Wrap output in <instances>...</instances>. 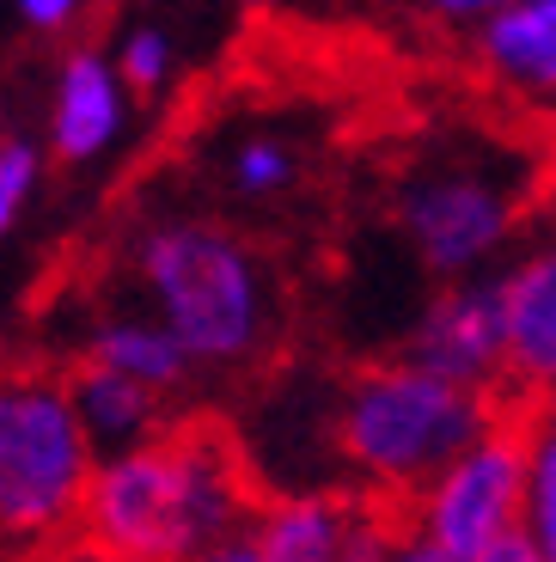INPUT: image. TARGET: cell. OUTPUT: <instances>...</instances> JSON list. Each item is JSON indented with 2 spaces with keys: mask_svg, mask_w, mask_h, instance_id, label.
<instances>
[{
  "mask_svg": "<svg viewBox=\"0 0 556 562\" xmlns=\"http://www.w3.org/2000/svg\"><path fill=\"white\" fill-rule=\"evenodd\" d=\"M257 471L221 422H171L159 440L98 464L80 538L129 562H190L257 520Z\"/></svg>",
  "mask_w": 556,
  "mask_h": 562,
  "instance_id": "obj_1",
  "label": "cell"
},
{
  "mask_svg": "<svg viewBox=\"0 0 556 562\" xmlns=\"http://www.w3.org/2000/svg\"><path fill=\"white\" fill-rule=\"evenodd\" d=\"M508 409V397L453 385L398 355L343 380L331 404V452L348 471V490L374 495L379 507H410Z\"/></svg>",
  "mask_w": 556,
  "mask_h": 562,
  "instance_id": "obj_2",
  "label": "cell"
},
{
  "mask_svg": "<svg viewBox=\"0 0 556 562\" xmlns=\"http://www.w3.org/2000/svg\"><path fill=\"white\" fill-rule=\"evenodd\" d=\"M147 312L190 349L202 373L251 367L276 337V288L264 257L221 221H159L135 239Z\"/></svg>",
  "mask_w": 556,
  "mask_h": 562,
  "instance_id": "obj_3",
  "label": "cell"
},
{
  "mask_svg": "<svg viewBox=\"0 0 556 562\" xmlns=\"http://www.w3.org/2000/svg\"><path fill=\"white\" fill-rule=\"evenodd\" d=\"M104 452L86 435L68 367H13L0 392V526L19 557L80 538Z\"/></svg>",
  "mask_w": 556,
  "mask_h": 562,
  "instance_id": "obj_4",
  "label": "cell"
},
{
  "mask_svg": "<svg viewBox=\"0 0 556 562\" xmlns=\"http://www.w3.org/2000/svg\"><path fill=\"white\" fill-rule=\"evenodd\" d=\"M532 202H544L526 178H501L496 166H422L398 183V233L410 239L416 263L434 281L459 288L477 281V269L520 233V221L532 214Z\"/></svg>",
  "mask_w": 556,
  "mask_h": 562,
  "instance_id": "obj_5",
  "label": "cell"
},
{
  "mask_svg": "<svg viewBox=\"0 0 556 562\" xmlns=\"http://www.w3.org/2000/svg\"><path fill=\"white\" fill-rule=\"evenodd\" d=\"M403 514L453 562H477L501 538L526 532V428H520V409H508L471 452H459Z\"/></svg>",
  "mask_w": 556,
  "mask_h": 562,
  "instance_id": "obj_6",
  "label": "cell"
},
{
  "mask_svg": "<svg viewBox=\"0 0 556 562\" xmlns=\"http://www.w3.org/2000/svg\"><path fill=\"white\" fill-rule=\"evenodd\" d=\"M471 80L489 104L556 140V0H514L471 37Z\"/></svg>",
  "mask_w": 556,
  "mask_h": 562,
  "instance_id": "obj_7",
  "label": "cell"
},
{
  "mask_svg": "<svg viewBox=\"0 0 556 562\" xmlns=\"http://www.w3.org/2000/svg\"><path fill=\"white\" fill-rule=\"evenodd\" d=\"M403 355L429 373L471 392L508 397V318H501V281H459L429 300Z\"/></svg>",
  "mask_w": 556,
  "mask_h": 562,
  "instance_id": "obj_8",
  "label": "cell"
},
{
  "mask_svg": "<svg viewBox=\"0 0 556 562\" xmlns=\"http://www.w3.org/2000/svg\"><path fill=\"white\" fill-rule=\"evenodd\" d=\"M391 507L362 490H269L251 538L264 562H362Z\"/></svg>",
  "mask_w": 556,
  "mask_h": 562,
  "instance_id": "obj_9",
  "label": "cell"
},
{
  "mask_svg": "<svg viewBox=\"0 0 556 562\" xmlns=\"http://www.w3.org/2000/svg\"><path fill=\"white\" fill-rule=\"evenodd\" d=\"M501 281L508 318V404H556V245H538Z\"/></svg>",
  "mask_w": 556,
  "mask_h": 562,
  "instance_id": "obj_10",
  "label": "cell"
},
{
  "mask_svg": "<svg viewBox=\"0 0 556 562\" xmlns=\"http://www.w3.org/2000/svg\"><path fill=\"white\" fill-rule=\"evenodd\" d=\"M74 361L111 367V373H123V380L147 385V392H159V397L190 392V380L202 373V367L190 361V349L171 337L154 312H104V318H92L80 330V355H74Z\"/></svg>",
  "mask_w": 556,
  "mask_h": 562,
  "instance_id": "obj_11",
  "label": "cell"
},
{
  "mask_svg": "<svg viewBox=\"0 0 556 562\" xmlns=\"http://www.w3.org/2000/svg\"><path fill=\"white\" fill-rule=\"evenodd\" d=\"M68 392H74V409H80L86 435L98 440V452H135L147 440H159L171 428V397L147 392V385L123 380L111 367L98 361H68Z\"/></svg>",
  "mask_w": 556,
  "mask_h": 562,
  "instance_id": "obj_12",
  "label": "cell"
},
{
  "mask_svg": "<svg viewBox=\"0 0 556 562\" xmlns=\"http://www.w3.org/2000/svg\"><path fill=\"white\" fill-rule=\"evenodd\" d=\"M116 123H123V99H116L111 68L92 49H74L56 86V111H49V154L62 166H86L111 147Z\"/></svg>",
  "mask_w": 556,
  "mask_h": 562,
  "instance_id": "obj_13",
  "label": "cell"
},
{
  "mask_svg": "<svg viewBox=\"0 0 556 562\" xmlns=\"http://www.w3.org/2000/svg\"><path fill=\"white\" fill-rule=\"evenodd\" d=\"M526 428V538L556 562V404H514Z\"/></svg>",
  "mask_w": 556,
  "mask_h": 562,
  "instance_id": "obj_14",
  "label": "cell"
},
{
  "mask_svg": "<svg viewBox=\"0 0 556 562\" xmlns=\"http://www.w3.org/2000/svg\"><path fill=\"white\" fill-rule=\"evenodd\" d=\"M293 183V154L281 140H245L233 154V190L238 196H276Z\"/></svg>",
  "mask_w": 556,
  "mask_h": 562,
  "instance_id": "obj_15",
  "label": "cell"
},
{
  "mask_svg": "<svg viewBox=\"0 0 556 562\" xmlns=\"http://www.w3.org/2000/svg\"><path fill=\"white\" fill-rule=\"evenodd\" d=\"M43 171V154L31 147L25 135H7V147H0V221L19 226V214H25L31 202V183H37Z\"/></svg>",
  "mask_w": 556,
  "mask_h": 562,
  "instance_id": "obj_16",
  "label": "cell"
},
{
  "mask_svg": "<svg viewBox=\"0 0 556 562\" xmlns=\"http://www.w3.org/2000/svg\"><path fill=\"white\" fill-rule=\"evenodd\" d=\"M362 562H453L441 544H434L429 532H422L403 507H391L386 514V526H379V538H374V550H367Z\"/></svg>",
  "mask_w": 556,
  "mask_h": 562,
  "instance_id": "obj_17",
  "label": "cell"
},
{
  "mask_svg": "<svg viewBox=\"0 0 556 562\" xmlns=\"http://www.w3.org/2000/svg\"><path fill=\"white\" fill-rule=\"evenodd\" d=\"M123 80L135 92H159V80H166V37L159 31H135L123 43Z\"/></svg>",
  "mask_w": 556,
  "mask_h": 562,
  "instance_id": "obj_18",
  "label": "cell"
},
{
  "mask_svg": "<svg viewBox=\"0 0 556 562\" xmlns=\"http://www.w3.org/2000/svg\"><path fill=\"white\" fill-rule=\"evenodd\" d=\"M19 562H129V557H111V550L86 544V538H68L56 550H37V557H19Z\"/></svg>",
  "mask_w": 556,
  "mask_h": 562,
  "instance_id": "obj_19",
  "label": "cell"
},
{
  "mask_svg": "<svg viewBox=\"0 0 556 562\" xmlns=\"http://www.w3.org/2000/svg\"><path fill=\"white\" fill-rule=\"evenodd\" d=\"M190 562H264V550H257V538H251V532H238V538H226V544L196 550Z\"/></svg>",
  "mask_w": 556,
  "mask_h": 562,
  "instance_id": "obj_20",
  "label": "cell"
},
{
  "mask_svg": "<svg viewBox=\"0 0 556 562\" xmlns=\"http://www.w3.org/2000/svg\"><path fill=\"white\" fill-rule=\"evenodd\" d=\"M19 7H25V19L37 31H62L74 19V7H80V0H19Z\"/></svg>",
  "mask_w": 556,
  "mask_h": 562,
  "instance_id": "obj_21",
  "label": "cell"
},
{
  "mask_svg": "<svg viewBox=\"0 0 556 562\" xmlns=\"http://www.w3.org/2000/svg\"><path fill=\"white\" fill-rule=\"evenodd\" d=\"M477 562H551V557H544V550L532 544L526 532H514V538H501L496 550H483V557H477Z\"/></svg>",
  "mask_w": 556,
  "mask_h": 562,
  "instance_id": "obj_22",
  "label": "cell"
},
{
  "mask_svg": "<svg viewBox=\"0 0 556 562\" xmlns=\"http://www.w3.org/2000/svg\"><path fill=\"white\" fill-rule=\"evenodd\" d=\"M429 13H441V19H496L501 13V0H422Z\"/></svg>",
  "mask_w": 556,
  "mask_h": 562,
  "instance_id": "obj_23",
  "label": "cell"
},
{
  "mask_svg": "<svg viewBox=\"0 0 556 562\" xmlns=\"http://www.w3.org/2000/svg\"><path fill=\"white\" fill-rule=\"evenodd\" d=\"M544 209H551V221H556V178H551V190H544Z\"/></svg>",
  "mask_w": 556,
  "mask_h": 562,
  "instance_id": "obj_24",
  "label": "cell"
}]
</instances>
